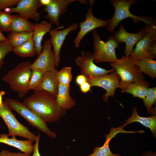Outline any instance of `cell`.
<instances>
[{
    "label": "cell",
    "mask_w": 156,
    "mask_h": 156,
    "mask_svg": "<svg viewBox=\"0 0 156 156\" xmlns=\"http://www.w3.org/2000/svg\"><path fill=\"white\" fill-rule=\"evenodd\" d=\"M52 25L49 22L44 21L40 23L34 24L32 40L35 42L36 54L38 56L41 53L42 46V41L44 36L51 29Z\"/></svg>",
    "instance_id": "d6986e66"
},
{
    "label": "cell",
    "mask_w": 156,
    "mask_h": 156,
    "mask_svg": "<svg viewBox=\"0 0 156 156\" xmlns=\"http://www.w3.org/2000/svg\"><path fill=\"white\" fill-rule=\"evenodd\" d=\"M50 38L44 42L42 50L38 57L31 65V70L37 69L43 72L55 69V61Z\"/></svg>",
    "instance_id": "8fae6325"
},
{
    "label": "cell",
    "mask_w": 156,
    "mask_h": 156,
    "mask_svg": "<svg viewBox=\"0 0 156 156\" xmlns=\"http://www.w3.org/2000/svg\"><path fill=\"white\" fill-rule=\"evenodd\" d=\"M40 3L42 6H46L49 4L52 0H39Z\"/></svg>",
    "instance_id": "74e56055"
},
{
    "label": "cell",
    "mask_w": 156,
    "mask_h": 156,
    "mask_svg": "<svg viewBox=\"0 0 156 156\" xmlns=\"http://www.w3.org/2000/svg\"><path fill=\"white\" fill-rule=\"evenodd\" d=\"M34 24L19 15H12L11 32H33Z\"/></svg>",
    "instance_id": "7402d4cb"
},
{
    "label": "cell",
    "mask_w": 156,
    "mask_h": 156,
    "mask_svg": "<svg viewBox=\"0 0 156 156\" xmlns=\"http://www.w3.org/2000/svg\"><path fill=\"white\" fill-rule=\"evenodd\" d=\"M12 15L0 11V29L2 31H10Z\"/></svg>",
    "instance_id": "f546056e"
},
{
    "label": "cell",
    "mask_w": 156,
    "mask_h": 156,
    "mask_svg": "<svg viewBox=\"0 0 156 156\" xmlns=\"http://www.w3.org/2000/svg\"><path fill=\"white\" fill-rule=\"evenodd\" d=\"M58 71L55 69L44 72L40 83L34 91H45L56 98L59 84L57 77Z\"/></svg>",
    "instance_id": "e0dca14e"
},
{
    "label": "cell",
    "mask_w": 156,
    "mask_h": 156,
    "mask_svg": "<svg viewBox=\"0 0 156 156\" xmlns=\"http://www.w3.org/2000/svg\"><path fill=\"white\" fill-rule=\"evenodd\" d=\"M81 91L84 93L88 92L91 90V86L87 81L79 86Z\"/></svg>",
    "instance_id": "d590c367"
},
{
    "label": "cell",
    "mask_w": 156,
    "mask_h": 156,
    "mask_svg": "<svg viewBox=\"0 0 156 156\" xmlns=\"http://www.w3.org/2000/svg\"><path fill=\"white\" fill-rule=\"evenodd\" d=\"M94 51L92 53L94 62L96 63L103 62H114L118 58L116 49L119 47V43L113 35L109 36L106 42L101 40L100 36L95 29L92 32Z\"/></svg>",
    "instance_id": "5b68a950"
},
{
    "label": "cell",
    "mask_w": 156,
    "mask_h": 156,
    "mask_svg": "<svg viewBox=\"0 0 156 156\" xmlns=\"http://www.w3.org/2000/svg\"><path fill=\"white\" fill-rule=\"evenodd\" d=\"M117 134V131L113 129H110L109 133L105 134L106 141L101 147H96L94 148L93 152L88 156H113L114 154L110 151L109 143L111 139Z\"/></svg>",
    "instance_id": "4316f807"
},
{
    "label": "cell",
    "mask_w": 156,
    "mask_h": 156,
    "mask_svg": "<svg viewBox=\"0 0 156 156\" xmlns=\"http://www.w3.org/2000/svg\"><path fill=\"white\" fill-rule=\"evenodd\" d=\"M0 116L7 126L8 136H18L35 142L36 135L31 132L28 128L21 124L17 120L12 110L5 102L0 106Z\"/></svg>",
    "instance_id": "52a82bcc"
},
{
    "label": "cell",
    "mask_w": 156,
    "mask_h": 156,
    "mask_svg": "<svg viewBox=\"0 0 156 156\" xmlns=\"http://www.w3.org/2000/svg\"><path fill=\"white\" fill-rule=\"evenodd\" d=\"M0 156H1V152H0Z\"/></svg>",
    "instance_id": "f6af8a7d"
},
{
    "label": "cell",
    "mask_w": 156,
    "mask_h": 156,
    "mask_svg": "<svg viewBox=\"0 0 156 156\" xmlns=\"http://www.w3.org/2000/svg\"><path fill=\"white\" fill-rule=\"evenodd\" d=\"M31 76L29 83V89L35 90L40 84L44 73L37 69L32 70Z\"/></svg>",
    "instance_id": "4dcf8cb0"
},
{
    "label": "cell",
    "mask_w": 156,
    "mask_h": 156,
    "mask_svg": "<svg viewBox=\"0 0 156 156\" xmlns=\"http://www.w3.org/2000/svg\"><path fill=\"white\" fill-rule=\"evenodd\" d=\"M145 27L147 29L146 34L137 43L135 49L129 56L133 61L144 58L153 59L156 57L149 53L152 44L156 40V23L152 25H146Z\"/></svg>",
    "instance_id": "9c48e42d"
},
{
    "label": "cell",
    "mask_w": 156,
    "mask_h": 156,
    "mask_svg": "<svg viewBox=\"0 0 156 156\" xmlns=\"http://www.w3.org/2000/svg\"><path fill=\"white\" fill-rule=\"evenodd\" d=\"M72 68L66 66L62 68L57 73L58 81L64 86H69L72 79Z\"/></svg>",
    "instance_id": "83f0119b"
},
{
    "label": "cell",
    "mask_w": 156,
    "mask_h": 156,
    "mask_svg": "<svg viewBox=\"0 0 156 156\" xmlns=\"http://www.w3.org/2000/svg\"><path fill=\"white\" fill-rule=\"evenodd\" d=\"M93 13L92 8L90 6L85 15L86 19L79 23L80 30L73 40L75 47L76 48L79 47L81 40L88 33L96 28L107 26V20L104 21L96 18L93 15Z\"/></svg>",
    "instance_id": "4fadbf2b"
},
{
    "label": "cell",
    "mask_w": 156,
    "mask_h": 156,
    "mask_svg": "<svg viewBox=\"0 0 156 156\" xmlns=\"http://www.w3.org/2000/svg\"><path fill=\"white\" fill-rule=\"evenodd\" d=\"M40 137V133L36 135L35 140V143L34 145L33 153L32 156H41L39 152L38 148Z\"/></svg>",
    "instance_id": "e575fe53"
},
{
    "label": "cell",
    "mask_w": 156,
    "mask_h": 156,
    "mask_svg": "<svg viewBox=\"0 0 156 156\" xmlns=\"http://www.w3.org/2000/svg\"><path fill=\"white\" fill-rule=\"evenodd\" d=\"M80 3L81 4H86L87 3V1L86 0H78Z\"/></svg>",
    "instance_id": "b9f144b4"
},
{
    "label": "cell",
    "mask_w": 156,
    "mask_h": 156,
    "mask_svg": "<svg viewBox=\"0 0 156 156\" xmlns=\"http://www.w3.org/2000/svg\"><path fill=\"white\" fill-rule=\"evenodd\" d=\"M42 6L39 0H20L16 7L7 8L3 11L10 14L17 12L19 15L24 18L38 21L41 16L37 10Z\"/></svg>",
    "instance_id": "7c38bea8"
},
{
    "label": "cell",
    "mask_w": 156,
    "mask_h": 156,
    "mask_svg": "<svg viewBox=\"0 0 156 156\" xmlns=\"http://www.w3.org/2000/svg\"><path fill=\"white\" fill-rule=\"evenodd\" d=\"M126 123L122 126H125L129 124L135 122L141 123L146 127L149 128L153 136L155 137L156 134V116L154 115L147 117H142L138 114L137 108L133 107L131 116L126 121Z\"/></svg>",
    "instance_id": "44dd1931"
},
{
    "label": "cell",
    "mask_w": 156,
    "mask_h": 156,
    "mask_svg": "<svg viewBox=\"0 0 156 156\" xmlns=\"http://www.w3.org/2000/svg\"><path fill=\"white\" fill-rule=\"evenodd\" d=\"M113 156H121L118 153L114 154Z\"/></svg>",
    "instance_id": "ee69618b"
},
{
    "label": "cell",
    "mask_w": 156,
    "mask_h": 156,
    "mask_svg": "<svg viewBox=\"0 0 156 156\" xmlns=\"http://www.w3.org/2000/svg\"><path fill=\"white\" fill-rule=\"evenodd\" d=\"M31 64L29 61L22 62L8 71L2 78L12 90L18 93L20 98H23L30 90L29 83L32 73Z\"/></svg>",
    "instance_id": "7a4b0ae2"
},
{
    "label": "cell",
    "mask_w": 156,
    "mask_h": 156,
    "mask_svg": "<svg viewBox=\"0 0 156 156\" xmlns=\"http://www.w3.org/2000/svg\"><path fill=\"white\" fill-rule=\"evenodd\" d=\"M13 51L16 55L22 57H30L36 54V49L34 42L30 39L22 44L14 47Z\"/></svg>",
    "instance_id": "d4e9b609"
},
{
    "label": "cell",
    "mask_w": 156,
    "mask_h": 156,
    "mask_svg": "<svg viewBox=\"0 0 156 156\" xmlns=\"http://www.w3.org/2000/svg\"><path fill=\"white\" fill-rule=\"evenodd\" d=\"M144 105L146 107L148 112L151 114L152 106L156 101V87L148 88L145 98L143 100Z\"/></svg>",
    "instance_id": "f1b7e54d"
},
{
    "label": "cell",
    "mask_w": 156,
    "mask_h": 156,
    "mask_svg": "<svg viewBox=\"0 0 156 156\" xmlns=\"http://www.w3.org/2000/svg\"><path fill=\"white\" fill-rule=\"evenodd\" d=\"M5 92L3 90L0 91V106L2 105L3 101H2V97L5 94Z\"/></svg>",
    "instance_id": "ab89813d"
},
{
    "label": "cell",
    "mask_w": 156,
    "mask_h": 156,
    "mask_svg": "<svg viewBox=\"0 0 156 156\" xmlns=\"http://www.w3.org/2000/svg\"><path fill=\"white\" fill-rule=\"evenodd\" d=\"M78 27V24L73 23L62 30L51 29L49 31L51 43L53 47L56 67L58 66L60 62V51L66 37L70 31L76 30Z\"/></svg>",
    "instance_id": "2e32d148"
},
{
    "label": "cell",
    "mask_w": 156,
    "mask_h": 156,
    "mask_svg": "<svg viewBox=\"0 0 156 156\" xmlns=\"http://www.w3.org/2000/svg\"><path fill=\"white\" fill-rule=\"evenodd\" d=\"M75 0H52L51 3L45 6L42 11L47 14L44 16L52 25L55 24L59 29L60 23L59 16L65 14L68 6Z\"/></svg>",
    "instance_id": "5bb4252c"
},
{
    "label": "cell",
    "mask_w": 156,
    "mask_h": 156,
    "mask_svg": "<svg viewBox=\"0 0 156 156\" xmlns=\"http://www.w3.org/2000/svg\"><path fill=\"white\" fill-rule=\"evenodd\" d=\"M13 48L7 41H0V71L5 64L4 59L5 56L13 51Z\"/></svg>",
    "instance_id": "1f68e13d"
},
{
    "label": "cell",
    "mask_w": 156,
    "mask_h": 156,
    "mask_svg": "<svg viewBox=\"0 0 156 156\" xmlns=\"http://www.w3.org/2000/svg\"><path fill=\"white\" fill-rule=\"evenodd\" d=\"M33 34V32H11L6 38L7 42L14 48L32 39Z\"/></svg>",
    "instance_id": "484cf974"
},
{
    "label": "cell",
    "mask_w": 156,
    "mask_h": 156,
    "mask_svg": "<svg viewBox=\"0 0 156 156\" xmlns=\"http://www.w3.org/2000/svg\"><path fill=\"white\" fill-rule=\"evenodd\" d=\"M8 134L3 133L1 134L0 143H4L14 147L23 153L31 154L33 153L34 149L33 142L27 140H19L16 139V136L8 137Z\"/></svg>",
    "instance_id": "ac0fdd59"
},
{
    "label": "cell",
    "mask_w": 156,
    "mask_h": 156,
    "mask_svg": "<svg viewBox=\"0 0 156 156\" xmlns=\"http://www.w3.org/2000/svg\"><path fill=\"white\" fill-rule=\"evenodd\" d=\"M0 41H7V40L6 37L2 34L0 29Z\"/></svg>",
    "instance_id": "60d3db41"
},
{
    "label": "cell",
    "mask_w": 156,
    "mask_h": 156,
    "mask_svg": "<svg viewBox=\"0 0 156 156\" xmlns=\"http://www.w3.org/2000/svg\"><path fill=\"white\" fill-rule=\"evenodd\" d=\"M70 86H66L59 84L56 99L59 105L66 110L70 109L76 104V101L70 95Z\"/></svg>",
    "instance_id": "ffe728a7"
},
{
    "label": "cell",
    "mask_w": 156,
    "mask_h": 156,
    "mask_svg": "<svg viewBox=\"0 0 156 156\" xmlns=\"http://www.w3.org/2000/svg\"><path fill=\"white\" fill-rule=\"evenodd\" d=\"M23 103L46 122L57 121L66 113L58 104L56 97L44 91H34Z\"/></svg>",
    "instance_id": "6da1fadb"
},
{
    "label": "cell",
    "mask_w": 156,
    "mask_h": 156,
    "mask_svg": "<svg viewBox=\"0 0 156 156\" xmlns=\"http://www.w3.org/2000/svg\"><path fill=\"white\" fill-rule=\"evenodd\" d=\"M150 86V83L146 80L142 82L133 83L129 84L121 92L131 94L133 97H139L143 100Z\"/></svg>",
    "instance_id": "603a6c76"
},
{
    "label": "cell",
    "mask_w": 156,
    "mask_h": 156,
    "mask_svg": "<svg viewBox=\"0 0 156 156\" xmlns=\"http://www.w3.org/2000/svg\"><path fill=\"white\" fill-rule=\"evenodd\" d=\"M87 77L82 75H77L75 79V82L76 84L80 86L87 81Z\"/></svg>",
    "instance_id": "8d00e7d4"
},
{
    "label": "cell",
    "mask_w": 156,
    "mask_h": 156,
    "mask_svg": "<svg viewBox=\"0 0 156 156\" xmlns=\"http://www.w3.org/2000/svg\"><path fill=\"white\" fill-rule=\"evenodd\" d=\"M20 0H0V11L7 8H13Z\"/></svg>",
    "instance_id": "d6a6232c"
},
{
    "label": "cell",
    "mask_w": 156,
    "mask_h": 156,
    "mask_svg": "<svg viewBox=\"0 0 156 156\" xmlns=\"http://www.w3.org/2000/svg\"><path fill=\"white\" fill-rule=\"evenodd\" d=\"M89 1V3H90V6H91L94 3V1Z\"/></svg>",
    "instance_id": "7bdbcfd3"
},
{
    "label": "cell",
    "mask_w": 156,
    "mask_h": 156,
    "mask_svg": "<svg viewBox=\"0 0 156 156\" xmlns=\"http://www.w3.org/2000/svg\"><path fill=\"white\" fill-rule=\"evenodd\" d=\"M146 32V28L143 27L137 33H129L121 24L119 31H115L113 36L119 44L123 42L125 44L124 52L125 56H129L133 50L134 45L142 38Z\"/></svg>",
    "instance_id": "9a60e30c"
},
{
    "label": "cell",
    "mask_w": 156,
    "mask_h": 156,
    "mask_svg": "<svg viewBox=\"0 0 156 156\" xmlns=\"http://www.w3.org/2000/svg\"><path fill=\"white\" fill-rule=\"evenodd\" d=\"M134 63L139 68L142 72L152 79L156 77V61L153 59L144 58L133 61Z\"/></svg>",
    "instance_id": "cb8c5ba5"
},
{
    "label": "cell",
    "mask_w": 156,
    "mask_h": 156,
    "mask_svg": "<svg viewBox=\"0 0 156 156\" xmlns=\"http://www.w3.org/2000/svg\"><path fill=\"white\" fill-rule=\"evenodd\" d=\"M31 154L21 152H12L6 149L2 150L1 152V156H30Z\"/></svg>",
    "instance_id": "836d02e7"
},
{
    "label": "cell",
    "mask_w": 156,
    "mask_h": 156,
    "mask_svg": "<svg viewBox=\"0 0 156 156\" xmlns=\"http://www.w3.org/2000/svg\"><path fill=\"white\" fill-rule=\"evenodd\" d=\"M141 156H156V154L154 152L149 151L144 153Z\"/></svg>",
    "instance_id": "f35d334b"
},
{
    "label": "cell",
    "mask_w": 156,
    "mask_h": 156,
    "mask_svg": "<svg viewBox=\"0 0 156 156\" xmlns=\"http://www.w3.org/2000/svg\"><path fill=\"white\" fill-rule=\"evenodd\" d=\"M110 65L120 77L119 88L121 91L131 83L146 81L138 67L129 56L123 55L120 59L111 63Z\"/></svg>",
    "instance_id": "277c9868"
},
{
    "label": "cell",
    "mask_w": 156,
    "mask_h": 156,
    "mask_svg": "<svg viewBox=\"0 0 156 156\" xmlns=\"http://www.w3.org/2000/svg\"><path fill=\"white\" fill-rule=\"evenodd\" d=\"M75 62L80 68L81 74L87 77L104 76L115 71L113 68L106 70L96 65L94 63L92 53L89 51H82L81 55L77 56Z\"/></svg>",
    "instance_id": "ba28073f"
},
{
    "label": "cell",
    "mask_w": 156,
    "mask_h": 156,
    "mask_svg": "<svg viewBox=\"0 0 156 156\" xmlns=\"http://www.w3.org/2000/svg\"><path fill=\"white\" fill-rule=\"evenodd\" d=\"M87 79L91 86H99L105 90L106 93L103 96L105 102H107L109 96H114L116 89L120 87V78L115 71L104 76L87 77Z\"/></svg>",
    "instance_id": "30bf717a"
},
{
    "label": "cell",
    "mask_w": 156,
    "mask_h": 156,
    "mask_svg": "<svg viewBox=\"0 0 156 156\" xmlns=\"http://www.w3.org/2000/svg\"><path fill=\"white\" fill-rule=\"evenodd\" d=\"M111 4L114 7L115 11L113 17L107 20V30L113 33L115 28L122 20L128 18H132L133 22L138 24L140 21L144 22L146 25H151L156 23L155 20L146 16H138L133 14L130 11L131 5L138 3L134 0H111Z\"/></svg>",
    "instance_id": "3957f363"
},
{
    "label": "cell",
    "mask_w": 156,
    "mask_h": 156,
    "mask_svg": "<svg viewBox=\"0 0 156 156\" xmlns=\"http://www.w3.org/2000/svg\"><path fill=\"white\" fill-rule=\"evenodd\" d=\"M1 134H0V135H1Z\"/></svg>",
    "instance_id": "bcb514c9"
},
{
    "label": "cell",
    "mask_w": 156,
    "mask_h": 156,
    "mask_svg": "<svg viewBox=\"0 0 156 156\" xmlns=\"http://www.w3.org/2000/svg\"><path fill=\"white\" fill-rule=\"evenodd\" d=\"M5 100L12 110L16 111L31 126L37 128L51 138H54L57 137L56 134L48 128L46 122L23 103L15 99L7 97H5Z\"/></svg>",
    "instance_id": "8992f818"
}]
</instances>
